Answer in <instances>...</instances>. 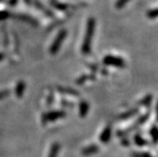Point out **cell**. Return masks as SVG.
<instances>
[{
	"instance_id": "6da1fadb",
	"label": "cell",
	"mask_w": 158,
	"mask_h": 157,
	"mask_svg": "<svg viewBox=\"0 0 158 157\" xmlns=\"http://www.w3.org/2000/svg\"><path fill=\"white\" fill-rule=\"evenodd\" d=\"M95 30V20L94 19H90L88 21L86 29V35L84 37V42L82 44V52L85 55L88 54L91 51V44Z\"/></svg>"
},
{
	"instance_id": "7a4b0ae2",
	"label": "cell",
	"mask_w": 158,
	"mask_h": 157,
	"mask_svg": "<svg viewBox=\"0 0 158 157\" xmlns=\"http://www.w3.org/2000/svg\"><path fill=\"white\" fill-rule=\"evenodd\" d=\"M103 62L106 65L113 66V67H116V68H124V65H125V63H124L123 59L112 56H105Z\"/></svg>"
},
{
	"instance_id": "3957f363",
	"label": "cell",
	"mask_w": 158,
	"mask_h": 157,
	"mask_svg": "<svg viewBox=\"0 0 158 157\" xmlns=\"http://www.w3.org/2000/svg\"><path fill=\"white\" fill-rule=\"evenodd\" d=\"M66 35H67L66 31L63 30L59 33V35H57V37L56 38V39H55V41L53 42V43H52V47H51L50 48L51 54L55 55V54L57 53V52H58L59 49L60 48V46H61V44H62L63 41H64V39H65Z\"/></svg>"
},
{
	"instance_id": "277c9868",
	"label": "cell",
	"mask_w": 158,
	"mask_h": 157,
	"mask_svg": "<svg viewBox=\"0 0 158 157\" xmlns=\"http://www.w3.org/2000/svg\"><path fill=\"white\" fill-rule=\"evenodd\" d=\"M66 115L65 112L63 111H53L48 112V113L44 114L43 115V122L44 123H48L49 121H52V120H56L60 118L64 117V115Z\"/></svg>"
},
{
	"instance_id": "5b68a950",
	"label": "cell",
	"mask_w": 158,
	"mask_h": 157,
	"mask_svg": "<svg viewBox=\"0 0 158 157\" xmlns=\"http://www.w3.org/2000/svg\"><path fill=\"white\" fill-rule=\"evenodd\" d=\"M111 132H112V128L110 126L107 127L103 131L102 134L100 135V139L103 143H107L108 141V139L111 137Z\"/></svg>"
},
{
	"instance_id": "8992f818",
	"label": "cell",
	"mask_w": 158,
	"mask_h": 157,
	"mask_svg": "<svg viewBox=\"0 0 158 157\" xmlns=\"http://www.w3.org/2000/svg\"><path fill=\"white\" fill-rule=\"evenodd\" d=\"M89 109V105L87 102H82L80 105V115L81 117H84L88 113Z\"/></svg>"
},
{
	"instance_id": "52a82bcc",
	"label": "cell",
	"mask_w": 158,
	"mask_h": 157,
	"mask_svg": "<svg viewBox=\"0 0 158 157\" xmlns=\"http://www.w3.org/2000/svg\"><path fill=\"white\" fill-rule=\"evenodd\" d=\"M24 89H25V84H24L23 82H22V81L19 82V83L17 84V86H16V88H15L16 96H18L19 98L21 97L24 92Z\"/></svg>"
},
{
	"instance_id": "ba28073f",
	"label": "cell",
	"mask_w": 158,
	"mask_h": 157,
	"mask_svg": "<svg viewBox=\"0 0 158 157\" xmlns=\"http://www.w3.org/2000/svg\"><path fill=\"white\" fill-rule=\"evenodd\" d=\"M138 112V109H132L130 110V111H128L126 112H124V113L121 114L119 118L120 119H128L129 117H132L135 114H136Z\"/></svg>"
},
{
	"instance_id": "9c48e42d",
	"label": "cell",
	"mask_w": 158,
	"mask_h": 157,
	"mask_svg": "<svg viewBox=\"0 0 158 157\" xmlns=\"http://www.w3.org/2000/svg\"><path fill=\"white\" fill-rule=\"evenodd\" d=\"M151 136L152 138V140L154 141V143H157L158 141V127L156 126H153L151 128L150 131Z\"/></svg>"
},
{
	"instance_id": "30bf717a",
	"label": "cell",
	"mask_w": 158,
	"mask_h": 157,
	"mask_svg": "<svg viewBox=\"0 0 158 157\" xmlns=\"http://www.w3.org/2000/svg\"><path fill=\"white\" fill-rule=\"evenodd\" d=\"M147 16L149 19H156L158 18V7L156 9H152L147 13Z\"/></svg>"
},
{
	"instance_id": "8fae6325",
	"label": "cell",
	"mask_w": 158,
	"mask_h": 157,
	"mask_svg": "<svg viewBox=\"0 0 158 157\" xmlns=\"http://www.w3.org/2000/svg\"><path fill=\"white\" fill-rule=\"evenodd\" d=\"M58 149H59L58 144H56H56H54V145L52 146L49 157H56V154H57V152H58Z\"/></svg>"
},
{
	"instance_id": "7c38bea8",
	"label": "cell",
	"mask_w": 158,
	"mask_h": 157,
	"mask_svg": "<svg viewBox=\"0 0 158 157\" xmlns=\"http://www.w3.org/2000/svg\"><path fill=\"white\" fill-rule=\"evenodd\" d=\"M135 141H136V143L140 146L144 145V144L146 143V141H145L141 136H140V135H136V137H135Z\"/></svg>"
},
{
	"instance_id": "4fadbf2b",
	"label": "cell",
	"mask_w": 158,
	"mask_h": 157,
	"mask_svg": "<svg viewBox=\"0 0 158 157\" xmlns=\"http://www.w3.org/2000/svg\"><path fill=\"white\" fill-rule=\"evenodd\" d=\"M151 100H152V96H148L144 98V99H143L140 102H141V104H149Z\"/></svg>"
},
{
	"instance_id": "5bb4252c",
	"label": "cell",
	"mask_w": 158,
	"mask_h": 157,
	"mask_svg": "<svg viewBox=\"0 0 158 157\" xmlns=\"http://www.w3.org/2000/svg\"><path fill=\"white\" fill-rule=\"evenodd\" d=\"M128 0H119V2L116 4V7L117 8H121L124 4L128 2Z\"/></svg>"
},
{
	"instance_id": "9a60e30c",
	"label": "cell",
	"mask_w": 158,
	"mask_h": 157,
	"mask_svg": "<svg viewBox=\"0 0 158 157\" xmlns=\"http://www.w3.org/2000/svg\"><path fill=\"white\" fill-rule=\"evenodd\" d=\"M96 151V147H95V146H92V147H89L88 148V149H86L85 151H84V152H86V153H92V152H93V151Z\"/></svg>"
},
{
	"instance_id": "2e32d148",
	"label": "cell",
	"mask_w": 158,
	"mask_h": 157,
	"mask_svg": "<svg viewBox=\"0 0 158 157\" xmlns=\"http://www.w3.org/2000/svg\"><path fill=\"white\" fill-rule=\"evenodd\" d=\"M8 15H9V14H8V13H6V12H2V13H0V20L7 18Z\"/></svg>"
},
{
	"instance_id": "e0dca14e",
	"label": "cell",
	"mask_w": 158,
	"mask_h": 157,
	"mask_svg": "<svg viewBox=\"0 0 158 157\" xmlns=\"http://www.w3.org/2000/svg\"><path fill=\"white\" fill-rule=\"evenodd\" d=\"M135 157H152V156H151L150 155H148V154L140 153V154H136V155H135Z\"/></svg>"
},
{
	"instance_id": "ac0fdd59",
	"label": "cell",
	"mask_w": 158,
	"mask_h": 157,
	"mask_svg": "<svg viewBox=\"0 0 158 157\" xmlns=\"http://www.w3.org/2000/svg\"><path fill=\"white\" fill-rule=\"evenodd\" d=\"M156 120L158 121V102L156 104Z\"/></svg>"
},
{
	"instance_id": "d6986e66",
	"label": "cell",
	"mask_w": 158,
	"mask_h": 157,
	"mask_svg": "<svg viewBox=\"0 0 158 157\" xmlns=\"http://www.w3.org/2000/svg\"><path fill=\"white\" fill-rule=\"evenodd\" d=\"M3 58H4V55H3V54L0 53V60H2V59H3Z\"/></svg>"
}]
</instances>
